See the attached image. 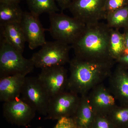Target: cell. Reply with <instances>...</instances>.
I'll return each instance as SVG.
<instances>
[{"mask_svg": "<svg viewBox=\"0 0 128 128\" xmlns=\"http://www.w3.org/2000/svg\"><path fill=\"white\" fill-rule=\"evenodd\" d=\"M115 62L114 60H84L75 56L69 63L70 76L66 90L80 96L88 95L109 78Z\"/></svg>", "mask_w": 128, "mask_h": 128, "instance_id": "6da1fadb", "label": "cell"}, {"mask_svg": "<svg viewBox=\"0 0 128 128\" xmlns=\"http://www.w3.org/2000/svg\"><path fill=\"white\" fill-rule=\"evenodd\" d=\"M110 30L106 23L100 22L86 25L82 35L71 45L75 56L84 60H114L109 51Z\"/></svg>", "mask_w": 128, "mask_h": 128, "instance_id": "7a4b0ae2", "label": "cell"}, {"mask_svg": "<svg viewBox=\"0 0 128 128\" xmlns=\"http://www.w3.org/2000/svg\"><path fill=\"white\" fill-rule=\"evenodd\" d=\"M50 26L47 29L56 41L72 45L82 35L86 25L80 20L57 12L49 15Z\"/></svg>", "mask_w": 128, "mask_h": 128, "instance_id": "3957f363", "label": "cell"}, {"mask_svg": "<svg viewBox=\"0 0 128 128\" xmlns=\"http://www.w3.org/2000/svg\"><path fill=\"white\" fill-rule=\"evenodd\" d=\"M0 77L19 75L25 76L35 68L31 59L24 57L22 53L0 37Z\"/></svg>", "mask_w": 128, "mask_h": 128, "instance_id": "277c9868", "label": "cell"}, {"mask_svg": "<svg viewBox=\"0 0 128 128\" xmlns=\"http://www.w3.org/2000/svg\"><path fill=\"white\" fill-rule=\"evenodd\" d=\"M71 48V45L60 41H47L30 59L38 68L64 66L70 61L69 52Z\"/></svg>", "mask_w": 128, "mask_h": 128, "instance_id": "5b68a950", "label": "cell"}, {"mask_svg": "<svg viewBox=\"0 0 128 128\" xmlns=\"http://www.w3.org/2000/svg\"><path fill=\"white\" fill-rule=\"evenodd\" d=\"M106 0H73L68 9L74 17L86 25L105 20Z\"/></svg>", "mask_w": 128, "mask_h": 128, "instance_id": "8992f818", "label": "cell"}, {"mask_svg": "<svg viewBox=\"0 0 128 128\" xmlns=\"http://www.w3.org/2000/svg\"><path fill=\"white\" fill-rule=\"evenodd\" d=\"M21 95L36 112L46 116L51 97L38 77L26 76Z\"/></svg>", "mask_w": 128, "mask_h": 128, "instance_id": "52a82bcc", "label": "cell"}, {"mask_svg": "<svg viewBox=\"0 0 128 128\" xmlns=\"http://www.w3.org/2000/svg\"><path fill=\"white\" fill-rule=\"evenodd\" d=\"M80 96L69 91H65L50 98L47 119L59 120L72 117L77 109Z\"/></svg>", "mask_w": 128, "mask_h": 128, "instance_id": "ba28073f", "label": "cell"}, {"mask_svg": "<svg viewBox=\"0 0 128 128\" xmlns=\"http://www.w3.org/2000/svg\"><path fill=\"white\" fill-rule=\"evenodd\" d=\"M69 76L64 66L41 69L38 78L51 97L66 91Z\"/></svg>", "mask_w": 128, "mask_h": 128, "instance_id": "9c48e42d", "label": "cell"}, {"mask_svg": "<svg viewBox=\"0 0 128 128\" xmlns=\"http://www.w3.org/2000/svg\"><path fill=\"white\" fill-rule=\"evenodd\" d=\"M36 110L22 98H18L4 102V117L12 123L25 126L35 116Z\"/></svg>", "mask_w": 128, "mask_h": 128, "instance_id": "30bf717a", "label": "cell"}, {"mask_svg": "<svg viewBox=\"0 0 128 128\" xmlns=\"http://www.w3.org/2000/svg\"><path fill=\"white\" fill-rule=\"evenodd\" d=\"M20 24L30 49L33 50L46 43V30L43 27L39 16L30 12H24Z\"/></svg>", "mask_w": 128, "mask_h": 128, "instance_id": "8fae6325", "label": "cell"}, {"mask_svg": "<svg viewBox=\"0 0 128 128\" xmlns=\"http://www.w3.org/2000/svg\"><path fill=\"white\" fill-rule=\"evenodd\" d=\"M88 97L96 115H108L118 105L110 89L102 83L91 90Z\"/></svg>", "mask_w": 128, "mask_h": 128, "instance_id": "7c38bea8", "label": "cell"}, {"mask_svg": "<svg viewBox=\"0 0 128 128\" xmlns=\"http://www.w3.org/2000/svg\"><path fill=\"white\" fill-rule=\"evenodd\" d=\"M108 88L120 106L128 107V73L118 64L108 78Z\"/></svg>", "mask_w": 128, "mask_h": 128, "instance_id": "4fadbf2b", "label": "cell"}, {"mask_svg": "<svg viewBox=\"0 0 128 128\" xmlns=\"http://www.w3.org/2000/svg\"><path fill=\"white\" fill-rule=\"evenodd\" d=\"M25 76L16 75L0 79V100L5 102L19 98L20 96Z\"/></svg>", "mask_w": 128, "mask_h": 128, "instance_id": "5bb4252c", "label": "cell"}, {"mask_svg": "<svg viewBox=\"0 0 128 128\" xmlns=\"http://www.w3.org/2000/svg\"><path fill=\"white\" fill-rule=\"evenodd\" d=\"M0 37L12 46L23 53L26 41L20 24L12 23L0 25Z\"/></svg>", "mask_w": 128, "mask_h": 128, "instance_id": "9a60e30c", "label": "cell"}, {"mask_svg": "<svg viewBox=\"0 0 128 128\" xmlns=\"http://www.w3.org/2000/svg\"><path fill=\"white\" fill-rule=\"evenodd\" d=\"M88 100V95L80 96L77 109L71 117L78 128H91L96 117Z\"/></svg>", "mask_w": 128, "mask_h": 128, "instance_id": "2e32d148", "label": "cell"}, {"mask_svg": "<svg viewBox=\"0 0 128 128\" xmlns=\"http://www.w3.org/2000/svg\"><path fill=\"white\" fill-rule=\"evenodd\" d=\"M24 12L18 4L0 2V25L20 23Z\"/></svg>", "mask_w": 128, "mask_h": 128, "instance_id": "e0dca14e", "label": "cell"}, {"mask_svg": "<svg viewBox=\"0 0 128 128\" xmlns=\"http://www.w3.org/2000/svg\"><path fill=\"white\" fill-rule=\"evenodd\" d=\"M126 50L124 35L118 29L111 28L109 42V51L112 58L116 60L123 55Z\"/></svg>", "mask_w": 128, "mask_h": 128, "instance_id": "ac0fdd59", "label": "cell"}, {"mask_svg": "<svg viewBox=\"0 0 128 128\" xmlns=\"http://www.w3.org/2000/svg\"><path fill=\"white\" fill-rule=\"evenodd\" d=\"M30 12L39 16L43 13L50 15L59 11L54 0H26Z\"/></svg>", "mask_w": 128, "mask_h": 128, "instance_id": "d6986e66", "label": "cell"}, {"mask_svg": "<svg viewBox=\"0 0 128 128\" xmlns=\"http://www.w3.org/2000/svg\"><path fill=\"white\" fill-rule=\"evenodd\" d=\"M110 28L118 30L128 25V4L119 9L107 14L106 19Z\"/></svg>", "mask_w": 128, "mask_h": 128, "instance_id": "ffe728a7", "label": "cell"}, {"mask_svg": "<svg viewBox=\"0 0 128 128\" xmlns=\"http://www.w3.org/2000/svg\"><path fill=\"white\" fill-rule=\"evenodd\" d=\"M116 128H128V107L118 105L108 115Z\"/></svg>", "mask_w": 128, "mask_h": 128, "instance_id": "44dd1931", "label": "cell"}, {"mask_svg": "<svg viewBox=\"0 0 128 128\" xmlns=\"http://www.w3.org/2000/svg\"><path fill=\"white\" fill-rule=\"evenodd\" d=\"M91 128H116L108 115H96Z\"/></svg>", "mask_w": 128, "mask_h": 128, "instance_id": "7402d4cb", "label": "cell"}, {"mask_svg": "<svg viewBox=\"0 0 128 128\" xmlns=\"http://www.w3.org/2000/svg\"><path fill=\"white\" fill-rule=\"evenodd\" d=\"M128 4V0H106L105 10L107 14L124 7Z\"/></svg>", "mask_w": 128, "mask_h": 128, "instance_id": "603a6c76", "label": "cell"}, {"mask_svg": "<svg viewBox=\"0 0 128 128\" xmlns=\"http://www.w3.org/2000/svg\"><path fill=\"white\" fill-rule=\"evenodd\" d=\"M75 124L71 117H65L58 120L54 128H76Z\"/></svg>", "mask_w": 128, "mask_h": 128, "instance_id": "cb8c5ba5", "label": "cell"}, {"mask_svg": "<svg viewBox=\"0 0 128 128\" xmlns=\"http://www.w3.org/2000/svg\"><path fill=\"white\" fill-rule=\"evenodd\" d=\"M62 10L68 9L73 0H54Z\"/></svg>", "mask_w": 128, "mask_h": 128, "instance_id": "d4e9b609", "label": "cell"}, {"mask_svg": "<svg viewBox=\"0 0 128 128\" xmlns=\"http://www.w3.org/2000/svg\"><path fill=\"white\" fill-rule=\"evenodd\" d=\"M118 62V64L125 68L126 66H128V54H124L115 60Z\"/></svg>", "mask_w": 128, "mask_h": 128, "instance_id": "484cf974", "label": "cell"}, {"mask_svg": "<svg viewBox=\"0 0 128 128\" xmlns=\"http://www.w3.org/2000/svg\"><path fill=\"white\" fill-rule=\"evenodd\" d=\"M21 0H0V2L18 4Z\"/></svg>", "mask_w": 128, "mask_h": 128, "instance_id": "4316f807", "label": "cell"}, {"mask_svg": "<svg viewBox=\"0 0 128 128\" xmlns=\"http://www.w3.org/2000/svg\"><path fill=\"white\" fill-rule=\"evenodd\" d=\"M124 35V38H125V45H126V50L124 52V54H128V32Z\"/></svg>", "mask_w": 128, "mask_h": 128, "instance_id": "83f0119b", "label": "cell"}, {"mask_svg": "<svg viewBox=\"0 0 128 128\" xmlns=\"http://www.w3.org/2000/svg\"></svg>", "mask_w": 128, "mask_h": 128, "instance_id": "f1b7e54d", "label": "cell"}]
</instances>
